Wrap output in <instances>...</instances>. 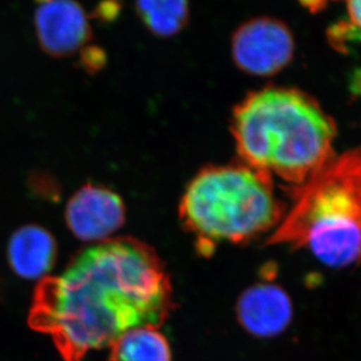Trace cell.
Masks as SVG:
<instances>
[{
    "label": "cell",
    "instance_id": "obj_5",
    "mask_svg": "<svg viewBox=\"0 0 361 361\" xmlns=\"http://www.w3.org/2000/svg\"><path fill=\"white\" fill-rule=\"evenodd\" d=\"M295 47L293 32L283 21L276 18H254L234 32L232 58L245 74L268 78L290 65Z\"/></svg>",
    "mask_w": 361,
    "mask_h": 361
},
{
    "label": "cell",
    "instance_id": "obj_7",
    "mask_svg": "<svg viewBox=\"0 0 361 361\" xmlns=\"http://www.w3.org/2000/svg\"><path fill=\"white\" fill-rule=\"evenodd\" d=\"M293 307L289 295L274 283H257L236 304L240 325L254 337H276L289 326Z\"/></svg>",
    "mask_w": 361,
    "mask_h": 361
},
{
    "label": "cell",
    "instance_id": "obj_4",
    "mask_svg": "<svg viewBox=\"0 0 361 361\" xmlns=\"http://www.w3.org/2000/svg\"><path fill=\"white\" fill-rule=\"evenodd\" d=\"M286 211L273 178L239 161L199 171L185 190L179 218L206 256L221 243L241 245L273 233Z\"/></svg>",
    "mask_w": 361,
    "mask_h": 361
},
{
    "label": "cell",
    "instance_id": "obj_9",
    "mask_svg": "<svg viewBox=\"0 0 361 361\" xmlns=\"http://www.w3.org/2000/svg\"><path fill=\"white\" fill-rule=\"evenodd\" d=\"M56 242L47 229L38 225L23 226L11 236L7 245L8 264L25 280L48 277L56 259Z\"/></svg>",
    "mask_w": 361,
    "mask_h": 361
},
{
    "label": "cell",
    "instance_id": "obj_13",
    "mask_svg": "<svg viewBox=\"0 0 361 361\" xmlns=\"http://www.w3.org/2000/svg\"><path fill=\"white\" fill-rule=\"evenodd\" d=\"M113 5L114 4H106L108 8H106V10L99 6V17L106 18V19H113V18L116 17L117 13H118V7L111 8Z\"/></svg>",
    "mask_w": 361,
    "mask_h": 361
},
{
    "label": "cell",
    "instance_id": "obj_10",
    "mask_svg": "<svg viewBox=\"0 0 361 361\" xmlns=\"http://www.w3.org/2000/svg\"><path fill=\"white\" fill-rule=\"evenodd\" d=\"M109 361H172V352L158 327H138L110 346Z\"/></svg>",
    "mask_w": 361,
    "mask_h": 361
},
{
    "label": "cell",
    "instance_id": "obj_6",
    "mask_svg": "<svg viewBox=\"0 0 361 361\" xmlns=\"http://www.w3.org/2000/svg\"><path fill=\"white\" fill-rule=\"evenodd\" d=\"M66 222L71 232L85 242L108 241L126 220V207L120 195L109 188L87 185L68 201Z\"/></svg>",
    "mask_w": 361,
    "mask_h": 361
},
{
    "label": "cell",
    "instance_id": "obj_8",
    "mask_svg": "<svg viewBox=\"0 0 361 361\" xmlns=\"http://www.w3.org/2000/svg\"><path fill=\"white\" fill-rule=\"evenodd\" d=\"M35 27L41 47L54 56L72 54L90 37L88 18L79 4L44 1L35 11Z\"/></svg>",
    "mask_w": 361,
    "mask_h": 361
},
{
    "label": "cell",
    "instance_id": "obj_2",
    "mask_svg": "<svg viewBox=\"0 0 361 361\" xmlns=\"http://www.w3.org/2000/svg\"><path fill=\"white\" fill-rule=\"evenodd\" d=\"M240 161L302 188L336 156L337 124L300 89L269 85L249 92L233 110Z\"/></svg>",
    "mask_w": 361,
    "mask_h": 361
},
{
    "label": "cell",
    "instance_id": "obj_12",
    "mask_svg": "<svg viewBox=\"0 0 361 361\" xmlns=\"http://www.w3.org/2000/svg\"><path fill=\"white\" fill-rule=\"evenodd\" d=\"M346 8H348V18L353 26L361 30V0L348 1L346 4Z\"/></svg>",
    "mask_w": 361,
    "mask_h": 361
},
{
    "label": "cell",
    "instance_id": "obj_1",
    "mask_svg": "<svg viewBox=\"0 0 361 361\" xmlns=\"http://www.w3.org/2000/svg\"><path fill=\"white\" fill-rule=\"evenodd\" d=\"M176 309L170 275L152 247L116 238L83 249L63 273L39 281L28 324L63 361H82L138 327H159Z\"/></svg>",
    "mask_w": 361,
    "mask_h": 361
},
{
    "label": "cell",
    "instance_id": "obj_11",
    "mask_svg": "<svg viewBox=\"0 0 361 361\" xmlns=\"http://www.w3.org/2000/svg\"><path fill=\"white\" fill-rule=\"evenodd\" d=\"M136 7L147 27L161 38L179 33L190 13L188 1H140Z\"/></svg>",
    "mask_w": 361,
    "mask_h": 361
},
{
    "label": "cell",
    "instance_id": "obj_3",
    "mask_svg": "<svg viewBox=\"0 0 361 361\" xmlns=\"http://www.w3.org/2000/svg\"><path fill=\"white\" fill-rule=\"evenodd\" d=\"M293 192L267 245L303 249L334 269L361 263V145L336 154Z\"/></svg>",
    "mask_w": 361,
    "mask_h": 361
}]
</instances>
